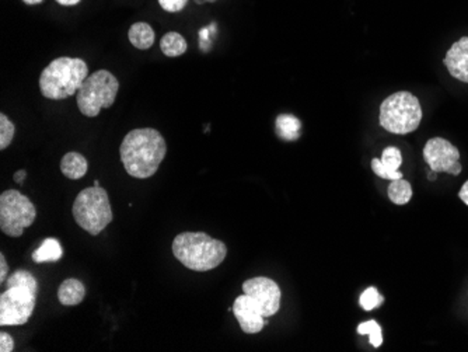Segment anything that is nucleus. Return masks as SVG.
<instances>
[{
	"label": "nucleus",
	"instance_id": "obj_1",
	"mask_svg": "<svg viewBox=\"0 0 468 352\" xmlns=\"http://www.w3.org/2000/svg\"><path fill=\"white\" fill-rule=\"evenodd\" d=\"M167 154L163 135L154 128L131 131L120 147L121 162L131 177L149 178L159 170Z\"/></svg>",
	"mask_w": 468,
	"mask_h": 352
},
{
	"label": "nucleus",
	"instance_id": "obj_2",
	"mask_svg": "<svg viewBox=\"0 0 468 352\" xmlns=\"http://www.w3.org/2000/svg\"><path fill=\"white\" fill-rule=\"evenodd\" d=\"M174 257L188 270L205 272L219 267L227 256V247L203 232H184L173 241Z\"/></svg>",
	"mask_w": 468,
	"mask_h": 352
},
{
	"label": "nucleus",
	"instance_id": "obj_3",
	"mask_svg": "<svg viewBox=\"0 0 468 352\" xmlns=\"http://www.w3.org/2000/svg\"><path fill=\"white\" fill-rule=\"evenodd\" d=\"M87 75L88 68L83 59L61 57L42 71L39 90L49 100H65L79 91Z\"/></svg>",
	"mask_w": 468,
	"mask_h": 352
},
{
	"label": "nucleus",
	"instance_id": "obj_4",
	"mask_svg": "<svg viewBox=\"0 0 468 352\" xmlns=\"http://www.w3.org/2000/svg\"><path fill=\"white\" fill-rule=\"evenodd\" d=\"M72 212L75 222L91 236H98L114 219L109 192L95 185L79 192Z\"/></svg>",
	"mask_w": 468,
	"mask_h": 352
},
{
	"label": "nucleus",
	"instance_id": "obj_5",
	"mask_svg": "<svg viewBox=\"0 0 468 352\" xmlns=\"http://www.w3.org/2000/svg\"><path fill=\"white\" fill-rule=\"evenodd\" d=\"M422 121L420 100L409 91H397L380 106V125L397 135L411 133Z\"/></svg>",
	"mask_w": 468,
	"mask_h": 352
},
{
	"label": "nucleus",
	"instance_id": "obj_6",
	"mask_svg": "<svg viewBox=\"0 0 468 352\" xmlns=\"http://www.w3.org/2000/svg\"><path fill=\"white\" fill-rule=\"evenodd\" d=\"M120 90L118 79L106 69H100L90 75L79 91L76 93V103L80 113L86 117H97L102 109H110Z\"/></svg>",
	"mask_w": 468,
	"mask_h": 352
},
{
	"label": "nucleus",
	"instance_id": "obj_7",
	"mask_svg": "<svg viewBox=\"0 0 468 352\" xmlns=\"http://www.w3.org/2000/svg\"><path fill=\"white\" fill-rule=\"evenodd\" d=\"M37 218L31 199L17 189H8L0 195V230L10 237H20Z\"/></svg>",
	"mask_w": 468,
	"mask_h": 352
},
{
	"label": "nucleus",
	"instance_id": "obj_8",
	"mask_svg": "<svg viewBox=\"0 0 468 352\" xmlns=\"http://www.w3.org/2000/svg\"><path fill=\"white\" fill-rule=\"evenodd\" d=\"M37 302V292L26 286H10L0 296V326L26 324Z\"/></svg>",
	"mask_w": 468,
	"mask_h": 352
},
{
	"label": "nucleus",
	"instance_id": "obj_9",
	"mask_svg": "<svg viewBox=\"0 0 468 352\" xmlns=\"http://www.w3.org/2000/svg\"><path fill=\"white\" fill-rule=\"evenodd\" d=\"M424 159L435 173H447L458 176L461 165L458 162V149L444 138H432L424 147Z\"/></svg>",
	"mask_w": 468,
	"mask_h": 352
},
{
	"label": "nucleus",
	"instance_id": "obj_10",
	"mask_svg": "<svg viewBox=\"0 0 468 352\" xmlns=\"http://www.w3.org/2000/svg\"><path fill=\"white\" fill-rule=\"evenodd\" d=\"M243 292L254 299L264 317H271L281 309V288L265 277H255L243 284Z\"/></svg>",
	"mask_w": 468,
	"mask_h": 352
},
{
	"label": "nucleus",
	"instance_id": "obj_11",
	"mask_svg": "<svg viewBox=\"0 0 468 352\" xmlns=\"http://www.w3.org/2000/svg\"><path fill=\"white\" fill-rule=\"evenodd\" d=\"M233 313L245 334H256L265 327V317L254 299L247 293L240 295L233 304Z\"/></svg>",
	"mask_w": 468,
	"mask_h": 352
},
{
	"label": "nucleus",
	"instance_id": "obj_12",
	"mask_svg": "<svg viewBox=\"0 0 468 352\" xmlns=\"http://www.w3.org/2000/svg\"><path fill=\"white\" fill-rule=\"evenodd\" d=\"M443 62L454 79L468 83V37H462L451 45Z\"/></svg>",
	"mask_w": 468,
	"mask_h": 352
},
{
	"label": "nucleus",
	"instance_id": "obj_13",
	"mask_svg": "<svg viewBox=\"0 0 468 352\" xmlns=\"http://www.w3.org/2000/svg\"><path fill=\"white\" fill-rule=\"evenodd\" d=\"M402 165V155L400 150L394 146H389L383 150L382 159L372 160V169L376 176L384 180H400L402 178V173L398 170Z\"/></svg>",
	"mask_w": 468,
	"mask_h": 352
},
{
	"label": "nucleus",
	"instance_id": "obj_14",
	"mask_svg": "<svg viewBox=\"0 0 468 352\" xmlns=\"http://www.w3.org/2000/svg\"><path fill=\"white\" fill-rule=\"evenodd\" d=\"M86 296V288L82 281L76 278L65 279L58 289V299L64 306L80 305Z\"/></svg>",
	"mask_w": 468,
	"mask_h": 352
},
{
	"label": "nucleus",
	"instance_id": "obj_15",
	"mask_svg": "<svg viewBox=\"0 0 468 352\" xmlns=\"http://www.w3.org/2000/svg\"><path fill=\"white\" fill-rule=\"evenodd\" d=\"M87 170H88L87 159L77 152H69L61 160V172L65 177L71 180L83 178L87 174Z\"/></svg>",
	"mask_w": 468,
	"mask_h": 352
},
{
	"label": "nucleus",
	"instance_id": "obj_16",
	"mask_svg": "<svg viewBox=\"0 0 468 352\" xmlns=\"http://www.w3.org/2000/svg\"><path fill=\"white\" fill-rule=\"evenodd\" d=\"M62 256H64V250H62L61 243L54 237H48L34 251L31 257L34 263L41 264V263H57L62 259Z\"/></svg>",
	"mask_w": 468,
	"mask_h": 352
},
{
	"label": "nucleus",
	"instance_id": "obj_17",
	"mask_svg": "<svg viewBox=\"0 0 468 352\" xmlns=\"http://www.w3.org/2000/svg\"><path fill=\"white\" fill-rule=\"evenodd\" d=\"M128 38H129V42L135 48L143 49V51H144V49H149L154 44L156 34H154V30L151 28L150 24L139 21V23L132 24V27L129 28V33H128Z\"/></svg>",
	"mask_w": 468,
	"mask_h": 352
},
{
	"label": "nucleus",
	"instance_id": "obj_18",
	"mask_svg": "<svg viewBox=\"0 0 468 352\" xmlns=\"http://www.w3.org/2000/svg\"><path fill=\"white\" fill-rule=\"evenodd\" d=\"M277 133L281 139L293 142L300 138L301 122L292 114H282L277 118Z\"/></svg>",
	"mask_w": 468,
	"mask_h": 352
},
{
	"label": "nucleus",
	"instance_id": "obj_19",
	"mask_svg": "<svg viewBox=\"0 0 468 352\" xmlns=\"http://www.w3.org/2000/svg\"><path fill=\"white\" fill-rule=\"evenodd\" d=\"M187 48H188L187 41L180 33H174V31L167 33L166 35H163L160 41L162 53L169 58L181 57L182 54H185Z\"/></svg>",
	"mask_w": 468,
	"mask_h": 352
},
{
	"label": "nucleus",
	"instance_id": "obj_20",
	"mask_svg": "<svg viewBox=\"0 0 468 352\" xmlns=\"http://www.w3.org/2000/svg\"><path fill=\"white\" fill-rule=\"evenodd\" d=\"M389 198L395 205H405L412 198V187L404 178L394 180L389 185Z\"/></svg>",
	"mask_w": 468,
	"mask_h": 352
},
{
	"label": "nucleus",
	"instance_id": "obj_21",
	"mask_svg": "<svg viewBox=\"0 0 468 352\" xmlns=\"http://www.w3.org/2000/svg\"><path fill=\"white\" fill-rule=\"evenodd\" d=\"M6 284H8V288H10V286H26V288H30L31 290L38 293V282H37L35 277L26 270H19L15 274H12L6 279Z\"/></svg>",
	"mask_w": 468,
	"mask_h": 352
},
{
	"label": "nucleus",
	"instance_id": "obj_22",
	"mask_svg": "<svg viewBox=\"0 0 468 352\" xmlns=\"http://www.w3.org/2000/svg\"><path fill=\"white\" fill-rule=\"evenodd\" d=\"M357 333L360 335H369V341L375 348H379L383 344V334H382V327L379 326L377 322L369 320L365 323H360L357 326Z\"/></svg>",
	"mask_w": 468,
	"mask_h": 352
},
{
	"label": "nucleus",
	"instance_id": "obj_23",
	"mask_svg": "<svg viewBox=\"0 0 468 352\" xmlns=\"http://www.w3.org/2000/svg\"><path fill=\"white\" fill-rule=\"evenodd\" d=\"M383 302H384V297L379 293V290L375 286L368 288L365 292L360 295V299H359L360 306L368 312L379 308L383 304Z\"/></svg>",
	"mask_w": 468,
	"mask_h": 352
},
{
	"label": "nucleus",
	"instance_id": "obj_24",
	"mask_svg": "<svg viewBox=\"0 0 468 352\" xmlns=\"http://www.w3.org/2000/svg\"><path fill=\"white\" fill-rule=\"evenodd\" d=\"M16 128L15 124L6 117V114H0V149L5 150L13 140Z\"/></svg>",
	"mask_w": 468,
	"mask_h": 352
},
{
	"label": "nucleus",
	"instance_id": "obj_25",
	"mask_svg": "<svg viewBox=\"0 0 468 352\" xmlns=\"http://www.w3.org/2000/svg\"><path fill=\"white\" fill-rule=\"evenodd\" d=\"M188 3V0H159V5L163 10L169 13H178L181 12Z\"/></svg>",
	"mask_w": 468,
	"mask_h": 352
},
{
	"label": "nucleus",
	"instance_id": "obj_26",
	"mask_svg": "<svg viewBox=\"0 0 468 352\" xmlns=\"http://www.w3.org/2000/svg\"><path fill=\"white\" fill-rule=\"evenodd\" d=\"M13 349H15L13 338L5 331L0 333V352H12Z\"/></svg>",
	"mask_w": 468,
	"mask_h": 352
},
{
	"label": "nucleus",
	"instance_id": "obj_27",
	"mask_svg": "<svg viewBox=\"0 0 468 352\" xmlns=\"http://www.w3.org/2000/svg\"><path fill=\"white\" fill-rule=\"evenodd\" d=\"M8 272H9V266H8L5 254L2 253V254H0V284L6 282Z\"/></svg>",
	"mask_w": 468,
	"mask_h": 352
},
{
	"label": "nucleus",
	"instance_id": "obj_28",
	"mask_svg": "<svg viewBox=\"0 0 468 352\" xmlns=\"http://www.w3.org/2000/svg\"><path fill=\"white\" fill-rule=\"evenodd\" d=\"M458 198L462 201V203L468 207V180L464 183V185L461 187L460 192H458Z\"/></svg>",
	"mask_w": 468,
	"mask_h": 352
},
{
	"label": "nucleus",
	"instance_id": "obj_29",
	"mask_svg": "<svg viewBox=\"0 0 468 352\" xmlns=\"http://www.w3.org/2000/svg\"><path fill=\"white\" fill-rule=\"evenodd\" d=\"M27 177V172L26 170H19L16 174H15V181L21 184L24 181V178Z\"/></svg>",
	"mask_w": 468,
	"mask_h": 352
},
{
	"label": "nucleus",
	"instance_id": "obj_30",
	"mask_svg": "<svg viewBox=\"0 0 468 352\" xmlns=\"http://www.w3.org/2000/svg\"><path fill=\"white\" fill-rule=\"evenodd\" d=\"M55 2H58L62 6H75V5L80 3L82 0H55Z\"/></svg>",
	"mask_w": 468,
	"mask_h": 352
},
{
	"label": "nucleus",
	"instance_id": "obj_31",
	"mask_svg": "<svg viewBox=\"0 0 468 352\" xmlns=\"http://www.w3.org/2000/svg\"><path fill=\"white\" fill-rule=\"evenodd\" d=\"M196 5H205V3H214L216 0H194Z\"/></svg>",
	"mask_w": 468,
	"mask_h": 352
},
{
	"label": "nucleus",
	"instance_id": "obj_32",
	"mask_svg": "<svg viewBox=\"0 0 468 352\" xmlns=\"http://www.w3.org/2000/svg\"><path fill=\"white\" fill-rule=\"evenodd\" d=\"M23 2H24L26 5H38V3L44 2V0H23Z\"/></svg>",
	"mask_w": 468,
	"mask_h": 352
},
{
	"label": "nucleus",
	"instance_id": "obj_33",
	"mask_svg": "<svg viewBox=\"0 0 468 352\" xmlns=\"http://www.w3.org/2000/svg\"><path fill=\"white\" fill-rule=\"evenodd\" d=\"M428 178H429V180H431V181H435V180H436V173H435V172H432V170H431V173H429V174H428Z\"/></svg>",
	"mask_w": 468,
	"mask_h": 352
},
{
	"label": "nucleus",
	"instance_id": "obj_34",
	"mask_svg": "<svg viewBox=\"0 0 468 352\" xmlns=\"http://www.w3.org/2000/svg\"><path fill=\"white\" fill-rule=\"evenodd\" d=\"M94 185H95V187H100V181L95 180V181H94Z\"/></svg>",
	"mask_w": 468,
	"mask_h": 352
}]
</instances>
